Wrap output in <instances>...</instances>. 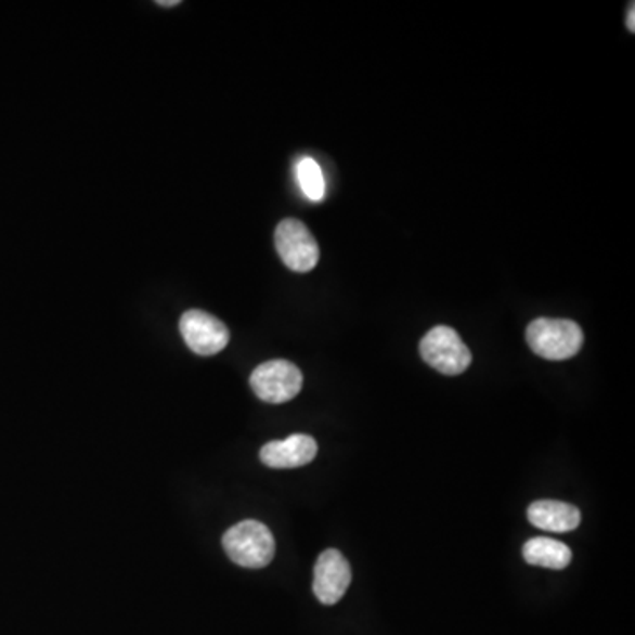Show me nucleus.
I'll list each match as a JSON object with an SVG mask.
<instances>
[{
	"instance_id": "1",
	"label": "nucleus",
	"mask_w": 635,
	"mask_h": 635,
	"mask_svg": "<svg viewBox=\"0 0 635 635\" xmlns=\"http://www.w3.org/2000/svg\"><path fill=\"white\" fill-rule=\"evenodd\" d=\"M224 553L244 569H263L274 560L275 541L263 522L247 519L224 533Z\"/></svg>"
},
{
	"instance_id": "6",
	"label": "nucleus",
	"mask_w": 635,
	"mask_h": 635,
	"mask_svg": "<svg viewBox=\"0 0 635 635\" xmlns=\"http://www.w3.org/2000/svg\"><path fill=\"white\" fill-rule=\"evenodd\" d=\"M182 337L185 345L196 355L212 357L223 351L230 342V331L219 318L212 314L191 309L182 314L181 323Z\"/></svg>"
},
{
	"instance_id": "7",
	"label": "nucleus",
	"mask_w": 635,
	"mask_h": 635,
	"mask_svg": "<svg viewBox=\"0 0 635 635\" xmlns=\"http://www.w3.org/2000/svg\"><path fill=\"white\" fill-rule=\"evenodd\" d=\"M351 569L337 549L323 550L314 565L313 592L320 602L334 606L350 588Z\"/></svg>"
},
{
	"instance_id": "12",
	"label": "nucleus",
	"mask_w": 635,
	"mask_h": 635,
	"mask_svg": "<svg viewBox=\"0 0 635 635\" xmlns=\"http://www.w3.org/2000/svg\"><path fill=\"white\" fill-rule=\"evenodd\" d=\"M635 10H634V4H632L631 8V15H628V22H626V27H628V29L632 30V33H634L635 30Z\"/></svg>"
},
{
	"instance_id": "5",
	"label": "nucleus",
	"mask_w": 635,
	"mask_h": 635,
	"mask_svg": "<svg viewBox=\"0 0 635 635\" xmlns=\"http://www.w3.org/2000/svg\"><path fill=\"white\" fill-rule=\"evenodd\" d=\"M275 249L281 260L294 272L313 271L320 260V247L313 233L299 219H283L275 228Z\"/></svg>"
},
{
	"instance_id": "13",
	"label": "nucleus",
	"mask_w": 635,
	"mask_h": 635,
	"mask_svg": "<svg viewBox=\"0 0 635 635\" xmlns=\"http://www.w3.org/2000/svg\"><path fill=\"white\" fill-rule=\"evenodd\" d=\"M157 4H159V5H179V4H181V2H179V0H159V2H157Z\"/></svg>"
},
{
	"instance_id": "11",
	"label": "nucleus",
	"mask_w": 635,
	"mask_h": 635,
	"mask_svg": "<svg viewBox=\"0 0 635 635\" xmlns=\"http://www.w3.org/2000/svg\"><path fill=\"white\" fill-rule=\"evenodd\" d=\"M297 177H299L303 195L308 196L311 202H320L325 196L323 171L314 159L303 157L302 161L297 165Z\"/></svg>"
},
{
	"instance_id": "8",
	"label": "nucleus",
	"mask_w": 635,
	"mask_h": 635,
	"mask_svg": "<svg viewBox=\"0 0 635 635\" xmlns=\"http://www.w3.org/2000/svg\"><path fill=\"white\" fill-rule=\"evenodd\" d=\"M318 443L308 435H294L286 440L271 441L261 446L260 459L269 468H300L316 457Z\"/></svg>"
},
{
	"instance_id": "2",
	"label": "nucleus",
	"mask_w": 635,
	"mask_h": 635,
	"mask_svg": "<svg viewBox=\"0 0 635 635\" xmlns=\"http://www.w3.org/2000/svg\"><path fill=\"white\" fill-rule=\"evenodd\" d=\"M527 341L545 361H567L583 347L584 334L572 320L539 318L528 325Z\"/></svg>"
},
{
	"instance_id": "3",
	"label": "nucleus",
	"mask_w": 635,
	"mask_h": 635,
	"mask_svg": "<svg viewBox=\"0 0 635 635\" xmlns=\"http://www.w3.org/2000/svg\"><path fill=\"white\" fill-rule=\"evenodd\" d=\"M420 355L438 373L457 376L471 364V353L454 328L438 325L420 341Z\"/></svg>"
},
{
	"instance_id": "10",
	"label": "nucleus",
	"mask_w": 635,
	"mask_h": 635,
	"mask_svg": "<svg viewBox=\"0 0 635 635\" xmlns=\"http://www.w3.org/2000/svg\"><path fill=\"white\" fill-rule=\"evenodd\" d=\"M522 558L530 565L544 567V569L563 570L572 561V550L563 542L535 536L522 547Z\"/></svg>"
},
{
	"instance_id": "4",
	"label": "nucleus",
	"mask_w": 635,
	"mask_h": 635,
	"mask_svg": "<svg viewBox=\"0 0 635 635\" xmlns=\"http://www.w3.org/2000/svg\"><path fill=\"white\" fill-rule=\"evenodd\" d=\"M252 392L269 404L288 403L302 390L303 376L297 365L288 361H269L252 371Z\"/></svg>"
},
{
	"instance_id": "9",
	"label": "nucleus",
	"mask_w": 635,
	"mask_h": 635,
	"mask_svg": "<svg viewBox=\"0 0 635 635\" xmlns=\"http://www.w3.org/2000/svg\"><path fill=\"white\" fill-rule=\"evenodd\" d=\"M531 524L550 533H567L581 524L579 508L570 503L539 500L528 507Z\"/></svg>"
}]
</instances>
